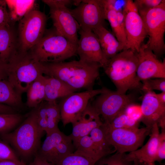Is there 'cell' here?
Here are the masks:
<instances>
[{
	"instance_id": "6da1fadb",
	"label": "cell",
	"mask_w": 165,
	"mask_h": 165,
	"mask_svg": "<svg viewBox=\"0 0 165 165\" xmlns=\"http://www.w3.org/2000/svg\"><path fill=\"white\" fill-rule=\"evenodd\" d=\"M44 74L61 80L76 91L93 89L99 76V64L80 61L42 63Z\"/></svg>"
},
{
	"instance_id": "7a4b0ae2",
	"label": "cell",
	"mask_w": 165,
	"mask_h": 165,
	"mask_svg": "<svg viewBox=\"0 0 165 165\" xmlns=\"http://www.w3.org/2000/svg\"><path fill=\"white\" fill-rule=\"evenodd\" d=\"M138 64L137 53L125 49L107 60L102 68L116 91L126 94L128 90L142 91V83L136 73Z\"/></svg>"
},
{
	"instance_id": "3957f363",
	"label": "cell",
	"mask_w": 165,
	"mask_h": 165,
	"mask_svg": "<svg viewBox=\"0 0 165 165\" xmlns=\"http://www.w3.org/2000/svg\"><path fill=\"white\" fill-rule=\"evenodd\" d=\"M7 80L19 94L26 92L31 84L44 74L43 64L30 51L17 50L6 64Z\"/></svg>"
},
{
	"instance_id": "277c9868",
	"label": "cell",
	"mask_w": 165,
	"mask_h": 165,
	"mask_svg": "<svg viewBox=\"0 0 165 165\" xmlns=\"http://www.w3.org/2000/svg\"><path fill=\"white\" fill-rule=\"evenodd\" d=\"M77 47L55 29L44 35L30 51L41 63H54L64 61L76 55Z\"/></svg>"
},
{
	"instance_id": "5b68a950",
	"label": "cell",
	"mask_w": 165,
	"mask_h": 165,
	"mask_svg": "<svg viewBox=\"0 0 165 165\" xmlns=\"http://www.w3.org/2000/svg\"><path fill=\"white\" fill-rule=\"evenodd\" d=\"M42 134L38 127L35 110L16 129L2 134V137L21 156L28 158L37 153Z\"/></svg>"
},
{
	"instance_id": "8992f818",
	"label": "cell",
	"mask_w": 165,
	"mask_h": 165,
	"mask_svg": "<svg viewBox=\"0 0 165 165\" xmlns=\"http://www.w3.org/2000/svg\"><path fill=\"white\" fill-rule=\"evenodd\" d=\"M138 11L149 37L146 45L157 57L162 55L165 49V0L155 7Z\"/></svg>"
},
{
	"instance_id": "52a82bcc",
	"label": "cell",
	"mask_w": 165,
	"mask_h": 165,
	"mask_svg": "<svg viewBox=\"0 0 165 165\" xmlns=\"http://www.w3.org/2000/svg\"><path fill=\"white\" fill-rule=\"evenodd\" d=\"M101 127L106 139L116 152L126 153L138 149L143 145L151 129L147 127L112 128L103 123Z\"/></svg>"
},
{
	"instance_id": "ba28073f",
	"label": "cell",
	"mask_w": 165,
	"mask_h": 165,
	"mask_svg": "<svg viewBox=\"0 0 165 165\" xmlns=\"http://www.w3.org/2000/svg\"><path fill=\"white\" fill-rule=\"evenodd\" d=\"M50 8V17L55 29L73 44L77 46L80 26L67 7L72 0H43Z\"/></svg>"
},
{
	"instance_id": "9c48e42d",
	"label": "cell",
	"mask_w": 165,
	"mask_h": 165,
	"mask_svg": "<svg viewBox=\"0 0 165 165\" xmlns=\"http://www.w3.org/2000/svg\"><path fill=\"white\" fill-rule=\"evenodd\" d=\"M46 20L44 13L33 9L19 21L20 51L28 52L38 43L44 35Z\"/></svg>"
},
{
	"instance_id": "30bf717a",
	"label": "cell",
	"mask_w": 165,
	"mask_h": 165,
	"mask_svg": "<svg viewBox=\"0 0 165 165\" xmlns=\"http://www.w3.org/2000/svg\"><path fill=\"white\" fill-rule=\"evenodd\" d=\"M136 99L132 94H122L107 88L98 95L91 105L105 123H109L115 117L124 112Z\"/></svg>"
},
{
	"instance_id": "8fae6325",
	"label": "cell",
	"mask_w": 165,
	"mask_h": 165,
	"mask_svg": "<svg viewBox=\"0 0 165 165\" xmlns=\"http://www.w3.org/2000/svg\"><path fill=\"white\" fill-rule=\"evenodd\" d=\"M123 12L127 40L125 50L137 53L147 36L143 20L133 0L125 1Z\"/></svg>"
},
{
	"instance_id": "7c38bea8",
	"label": "cell",
	"mask_w": 165,
	"mask_h": 165,
	"mask_svg": "<svg viewBox=\"0 0 165 165\" xmlns=\"http://www.w3.org/2000/svg\"><path fill=\"white\" fill-rule=\"evenodd\" d=\"M107 88L74 92L62 98L59 104L61 120L64 127L75 122L87 107L90 100L105 91Z\"/></svg>"
},
{
	"instance_id": "4fadbf2b",
	"label": "cell",
	"mask_w": 165,
	"mask_h": 165,
	"mask_svg": "<svg viewBox=\"0 0 165 165\" xmlns=\"http://www.w3.org/2000/svg\"><path fill=\"white\" fill-rule=\"evenodd\" d=\"M39 149L37 153L53 165L75 151L70 135H65L59 128L46 134Z\"/></svg>"
},
{
	"instance_id": "5bb4252c",
	"label": "cell",
	"mask_w": 165,
	"mask_h": 165,
	"mask_svg": "<svg viewBox=\"0 0 165 165\" xmlns=\"http://www.w3.org/2000/svg\"><path fill=\"white\" fill-rule=\"evenodd\" d=\"M70 10L82 30L92 31L104 25L105 18L103 0H81L76 7Z\"/></svg>"
},
{
	"instance_id": "9a60e30c",
	"label": "cell",
	"mask_w": 165,
	"mask_h": 165,
	"mask_svg": "<svg viewBox=\"0 0 165 165\" xmlns=\"http://www.w3.org/2000/svg\"><path fill=\"white\" fill-rule=\"evenodd\" d=\"M137 53L138 64L136 73L141 81L152 78H165V59L162 61H160L143 43Z\"/></svg>"
},
{
	"instance_id": "2e32d148",
	"label": "cell",
	"mask_w": 165,
	"mask_h": 165,
	"mask_svg": "<svg viewBox=\"0 0 165 165\" xmlns=\"http://www.w3.org/2000/svg\"><path fill=\"white\" fill-rule=\"evenodd\" d=\"M78 32L80 36L77 45L76 53L79 60L97 63L102 67L107 61L104 57L97 37L91 31L79 29Z\"/></svg>"
},
{
	"instance_id": "e0dca14e",
	"label": "cell",
	"mask_w": 165,
	"mask_h": 165,
	"mask_svg": "<svg viewBox=\"0 0 165 165\" xmlns=\"http://www.w3.org/2000/svg\"><path fill=\"white\" fill-rule=\"evenodd\" d=\"M36 108L37 123L41 132H45L47 134L59 128L61 117L59 104L57 101L44 100Z\"/></svg>"
},
{
	"instance_id": "ac0fdd59",
	"label": "cell",
	"mask_w": 165,
	"mask_h": 165,
	"mask_svg": "<svg viewBox=\"0 0 165 165\" xmlns=\"http://www.w3.org/2000/svg\"><path fill=\"white\" fill-rule=\"evenodd\" d=\"M160 133L158 124H155L151 128L150 138L147 142L140 148L126 154L127 159L130 162H137L142 165L154 163L160 141Z\"/></svg>"
},
{
	"instance_id": "d6986e66",
	"label": "cell",
	"mask_w": 165,
	"mask_h": 165,
	"mask_svg": "<svg viewBox=\"0 0 165 165\" xmlns=\"http://www.w3.org/2000/svg\"><path fill=\"white\" fill-rule=\"evenodd\" d=\"M100 116L89 102L79 119L72 124V133L70 135L73 143L83 136L89 135L93 129L103 124Z\"/></svg>"
},
{
	"instance_id": "ffe728a7",
	"label": "cell",
	"mask_w": 165,
	"mask_h": 165,
	"mask_svg": "<svg viewBox=\"0 0 165 165\" xmlns=\"http://www.w3.org/2000/svg\"><path fill=\"white\" fill-rule=\"evenodd\" d=\"M153 91L145 92L140 106L141 113V121L151 129L153 125L158 123L165 116V105L161 103Z\"/></svg>"
},
{
	"instance_id": "44dd1931",
	"label": "cell",
	"mask_w": 165,
	"mask_h": 165,
	"mask_svg": "<svg viewBox=\"0 0 165 165\" xmlns=\"http://www.w3.org/2000/svg\"><path fill=\"white\" fill-rule=\"evenodd\" d=\"M92 31L98 40L103 55L107 61L124 49L123 45L104 25L98 27Z\"/></svg>"
},
{
	"instance_id": "7402d4cb",
	"label": "cell",
	"mask_w": 165,
	"mask_h": 165,
	"mask_svg": "<svg viewBox=\"0 0 165 165\" xmlns=\"http://www.w3.org/2000/svg\"><path fill=\"white\" fill-rule=\"evenodd\" d=\"M45 76V101H57L76 91L57 78L50 76Z\"/></svg>"
},
{
	"instance_id": "603a6c76",
	"label": "cell",
	"mask_w": 165,
	"mask_h": 165,
	"mask_svg": "<svg viewBox=\"0 0 165 165\" xmlns=\"http://www.w3.org/2000/svg\"><path fill=\"white\" fill-rule=\"evenodd\" d=\"M17 50L15 35L12 27L0 26V61L6 63Z\"/></svg>"
},
{
	"instance_id": "cb8c5ba5",
	"label": "cell",
	"mask_w": 165,
	"mask_h": 165,
	"mask_svg": "<svg viewBox=\"0 0 165 165\" xmlns=\"http://www.w3.org/2000/svg\"><path fill=\"white\" fill-rule=\"evenodd\" d=\"M105 20L109 22L113 35L121 42L125 49L127 40L125 31L122 29L118 21L117 9L115 6V0H103Z\"/></svg>"
},
{
	"instance_id": "d4e9b609",
	"label": "cell",
	"mask_w": 165,
	"mask_h": 165,
	"mask_svg": "<svg viewBox=\"0 0 165 165\" xmlns=\"http://www.w3.org/2000/svg\"><path fill=\"white\" fill-rule=\"evenodd\" d=\"M45 76H39L30 86L27 92V105L30 108H36L44 100Z\"/></svg>"
},
{
	"instance_id": "484cf974",
	"label": "cell",
	"mask_w": 165,
	"mask_h": 165,
	"mask_svg": "<svg viewBox=\"0 0 165 165\" xmlns=\"http://www.w3.org/2000/svg\"><path fill=\"white\" fill-rule=\"evenodd\" d=\"M9 9L10 20L13 24L20 21L27 14L33 9L35 2L33 0H5Z\"/></svg>"
},
{
	"instance_id": "4316f807",
	"label": "cell",
	"mask_w": 165,
	"mask_h": 165,
	"mask_svg": "<svg viewBox=\"0 0 165 165\" xmlns=\"http://www.w3.org/2000/svg\"><path fill=\"white\" fill-rule=\"evenodd\" d=\"M21 102V94L7 79H0V103L13 107L18 106Z\"/></svg>"
},
{
	"instance_id": "83f0119b",
	"label": "cell",
	"mask_w": 165,
	"mask_h": 165,
	"mask_svg": "<svg viewBox=\"0 0 165 165\" xmlns=\"http://www.w3.org/2000/svg\"><path fill=\"white\" fill-rule=\"evenodd\" d=\"M75 151L96 162L103 157L97 149L89 135L83 136L73 143Z\"/></svg>"
},
{
	"instance_id": "f1b7e54d",
	"label": "cell",
	"mask_w": 165,
	"mask_h": 165,
	"mask_svg": "<svg viewBox=\"0 0 165 165\" xmlns=\"http://www.w3.org/2000/svg\"><path fill=\"white\" fill-rule=\"evenodd\" d=\"M101 127L93 129L89 135L96 148L104 157L116 152L107 141Z\"/></svg>"
},
{
	"instance_id": "f546056e",
	"label": "cell",
	"mask_w": 165,
	"mask_h": 165,
	"mask_svg": "<svg viewBox=\"0 0 165 165\" xmlns=\"http://www.w3.org/2000/svg\"><path fill=\"white\" fill-rule=\"evenodd\" d=\"M139 122L124 111L115 117L109 123H103L112 128L130 129L138 128Z\"/></svg>"
},
{
	"instance_id": "4dcf8cb0",
	"label": "cell",
	"mask_w": 165,
	"mask_h": 165,
	"mask_svg": "<svg viewBox=\"0 0 165 165\" xmlns=\"http://www.w3.org/2000/svg\"><path fill=\"white\" fill-rule=\"evenodd\" d=\"M96 163L91 159L75 151L54 165H94Z\"/></svg>"
},
{
	"instance_id": "1f68e13d",
	"label": "cell",
	"mask_w": 165,
	"mask_h": 165,
	"mask_svg": "<svg viewBox=\"0 0 165 165\" xmlns=\"http://www.w3.org/2000/svg\"><path fill=\"white\" fill-rule=\"evenodd\" d=\"M22 116L16 113L0 114V133L9 132L21 121Z\"/></svg>"
},
{
	"instance_id": "d6a6232c",
	"label": "cell",
	"mask_w": 165,
	"mask_h": 165,
	"mask_svg": "<svg viewBox=\"0 0 165 165\" xmlns=\"http://www.w3.org/2000/svg\"><path fill=\"white\" fill-rule=\"evenodd\" d=\"M133 163L127 159L126 153L116 152L101 158L94 165H132Z\"/></svg>"
},
{
	"instance_id": "836d02e7",
	"label": "cell",
	"mask_w": 165,
	"mask_h": 165,
	"mask_svg": "<svg viewBox=\"0 0 165 165\" xmlns=\"http://www.w3.org/2000/svg\"><path fill=\"white\" fill-rule=\"evenodd\" d=\"M141 81L142 91L145 92L153 90L165 92V78L150 79Z\"/></svg>"
},
{
	"instance_id": "e575fe53",
	"label": "cell",
	"mask_w": 165,
	"mask_h": 165,
	"mask_svg": "<svg viewBox=\"0 0 165 165\" xmlns=\"http://www.w3.org/2000/svg\"><path fill=\"white\" fill-rule=\"evenodd\" d=\"M19 160L17 155L5 142L0 141V160Z\"/></svg>"
},
{
	"instance_id": "d590c367",
	"label": "cell",
	"mask_w": 165,
	"mask_h": 165,
	"mask_svg": "<svg viewBox=\"0 0 165 165\" xmlns=\"http://www.w3.org/2000/svg\"><path fill=\"white\" fill-rule=\"evenodd\" d=\"M7 7L5 0H0V26L12 27V23Z\"/></svg>"
},
{
	"instance_id": "8d00e7d4",
	"label": "cell",
	"mask_w": 165,
	"mask_h": 165,
	"mask_svg": "<svg viewBox=\"0 0 165 165\" xmlns=\"http://www.w3.org/2000/svg\"><path fill=\"white\" fill-rule=\"evenodd\" d=\"M163 0H135L134 1L138 10L147 9L155 7Z\"/></svg>"
},
{
	"instance_id": "74e56055",
	"label": "cell",
	"mask_w": 165,
	"mask_h": 165,
	"mask_svg": "<svg viewBox=\"0 0 165 165\" xmlns=\"http://www.w3.org/2000/svg\"><path fill=\"white\" fill-rule=\"evenodd\" d=\"M160 141L156 153V161L160 162L165 159V129L160 133Z\"/></svg>"
},
{
	"instance_id": "f35d334b",
	"label": "cell",
	"mask_w": 165,
	"mask_h": 165,
	"mask_svg": "<svg viewBox=\"0 0 165 165\" xmlns=\"http://www.w3.org/2000/svg\"><path fill=\"white\" fill-rule=\"evenodd\" d=\"M28 165H53L40 156L37 153L33 161Z\"/></svg>"
},
{
	"instance_id": "ab89813d",
	"label": "cell",
	"mask_w": 165,
	"mask_h": 165,
	"mask_svg": "<svg viewBox=\"0 0 165 165\" xmlns=\"http://www.w3.org/2000/svg\"><path fill=\"white\" fill-rule=\"evenodd\" d=\"M15 110L9 105L0 103V114L16 113Z\"/></svg>"
},
{
	"instance_id": "60d3db41",
	"label": "cell",
	"mask_w": 165,
	"mask_h": 165,
	"mask_svg": "<svg viewBox=\"0 0 165 165\" xmlns=\"http://www.w3.org/2000/svg\"><path fill=\"white\" fill-rule=\"evenodd\" d=\"M0 165H27L24 162L20 160H0Z\"/></svg>"
},
{
	"instance_id": "b9f144b4",
	"label": "cell",
	"mask_w": 165,
	"mask_h": 165,
	"mask_svg": "<svg viewBox=\"0 0 165 165\" xmlns=\"http://www.w3.org/2000/svg\"><path fill=\"white\" fill-rule=\"evenodd\" d=\"M6 64L0 61V79H7Z\"/></svg>"
},
{
	"instance_id": "7bdbcfd3",
	"label": "cell",
	"mask_w": 165,
	"mask_h": 165,
	"mask_svg": "<svg viewBox=\"0 0 165 165\" xmlns=\"http://www.w3.org/2000/svg\"><path fill=\"white\" fill-rule=\"evenodd\" d=\"M155 96L159 102L165 105V92H162L159 94H155Z\"/></svg>"
},
{
	"instance_id": "ee69618b",
	"label": "cell",
	"mask_w": 165,
	"mask_h": 165,
	"mask_svg": "<svg viewBox=\"0 0 165 165\" xmlns=\"http://www.w3.org/2000/svg\"><path fill=\"white\" fill-rule=\"evenodd\" d=\"M132 165H142L138 162H133Z\"/></svg>"
},
{
	"instance_id": "f6af8a7d",
	"label": "cell",
	"mask_w": 165,
	"mask_h": 165,
	"mask_svg": "<svg viewBox=\"0 0 165 165\" xmlns=\"http://www.w3.org/2000/svg\"><path fill=\"white\" fill-rule=\"evenodd\" d=\"M142 165H156L154 163H150L143 164Z\"/></svg>"
}]
</instances>
